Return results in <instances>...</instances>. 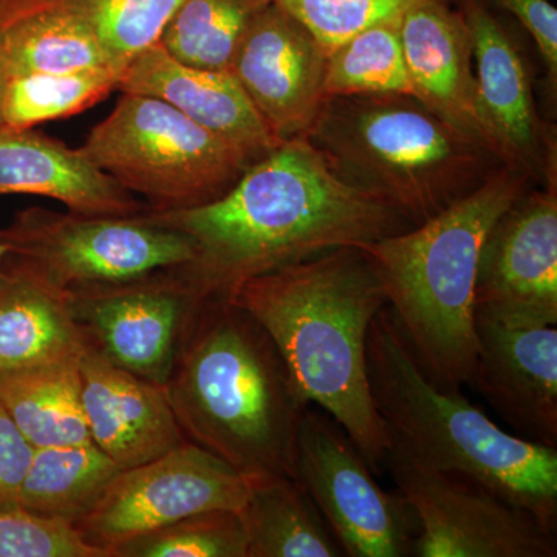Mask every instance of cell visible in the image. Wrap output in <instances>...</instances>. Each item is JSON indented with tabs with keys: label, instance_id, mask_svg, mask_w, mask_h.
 Returning <instances> with one entry per match:
<instances>
[{
	"label": "cell",
	"instance_id": "f1b7e54d",
	"mask_svg": "<svg viewBox=\"0 0 557 557\" xmlns=\"http://www.w3.org/2000/svg\"><path fill=\"white\" fill-rule=\"evenodd\" d=\"M247 549L239 511L211 509L123 542L110 557H247Z\"/></svg>",
	"mask_w": 557,
	"mask_h": 557
},
{
	"label": "cell",
	"instance_id": "484cf974",
	"mask_svg": "<svg viewBox=\"0 0 557 557\" xmlns=\"http://www.w3.org/2000/svg\"><path fill=\"white\" fill-rule=\"evenodd\" d=\"M273 0H182L159 44L182 64L228 70L252 20Z\"/></svg>",
	"mask_w": 557,
	"mask_h": 557
},
{
	"label": "cell",
	"instance_id": "30bf717a",
	"mask_svg": "<svg viewBox=\"0 0 557 557\" xmlns=\"http://www.w3.org/2000/svg\"><path fill=\"white\" fill-rule=\"evenodd\" d=\"M386 469L418 523L417 557H556V536L482 483L392 445Z\"/></svg>",
	"mask_w": 557,
	"mask_h": 557
},
{
	"label": "cell",
	"instance_id": "d6a6232c",
	"mask_svg": "<svg viewBox=\"0 0 557 557\" xmlns=\"http://www.w3.org/2000/svg\"><path fill=\"white\" fill-rule=\"evenodd\" d=\"M518 20L536 44L547 70L549 91L557 89V10L549 0H483Z\"/></svg>",
	"mask_w": 557,
	"mask_h": 557
},
{
	"label": "cell",
	"instance_id": "7c38bea8",
	"mask_svg": "<svg viewBox=\"0 0 557 557\" xmlns=\"http://www.w3.org/2000/svg\"><path fill=\"white\" fill-rule=\"evenodd\" d=\"M87 343L112 364L164 386L200 299L177 270L64 293Z\"/></svg>",
	"mask_w": 557,
	"mask_h": 557
},
{
	"label": "cell",
	"instance_id": "9a60e30c",
	"mask_svg": "<svg viewBox=\"0 0 557 557\" xmlns=\"http://www.w3.org/2000/svg\"><path fill=\"white\" fill-rule=\"evenodd\" d=\"M475 313L508 324H557V186L528 189L487 234Z\"/></svg>",
	"mask_w": 557,
	"mask_h": 557
},
{
	"label": "cell",
	"instance_id": "d4e9b609",
	"mask_svg": "<svg viewBox=\"0 0 557 557\" xmlns=\"http://www.w3.org/2000/svg\"><path fill=\"white\" fill-rule=\"evenodd\" d=\"M120 471L94 442L35 449L22 485L20 508L75 527Z\"/></svg>",
	"mask_w": 557,
	"mask_h": 557
},
{
	"label": "cell",
	"instance_id": "d590c367",
	"mask_svg": "<svg viewBox=\"0 0 557 557\" xmlns=\"http://www.w3.org/2000/svg\"><path fill=\"white\" fill-rule=\"evenodd\" d=\"M9 78V67H7V62L3 60L2 53H0V127H2L3 95H5Z\"/></svg>",
	"mask_w": 557,
	"mask_h": 557
},
{
	"label": "cell",
	"instance_id": "5b68a950",
	"mask_svg": "<svg viewBox=\"0 0 557 557\" xmlns=\"http://www.w3.org/2000/svg\"><path fill=\"white\" fill-rule=\"evenodd\" d=\"M368 372L392 445L482 483L556 536L557 449L509 434L460 392L437 386L388 307L370 324Z\"/></svg>",
	"mask_w": 557,
	"mask_h": 557
},
{
	"label": "cell",
	"instance_id": "3957f363",
	"mask_svg": "<svg viewBox=\"0 0 557 557\" xmlns=\"http://www.w3.org/2000/svg\"><path fill=\"white\" fill-rule=\"evenodd\" d=\"M188 442L259 480L289 475L307 399L269 333L230 299H203L164 384Z\"/></svg>",
	"mask_w": 557,
	"mask_h": 557
},
{
	"label": "cell",
	"instance_id": "ba28073f",
	"mask_svg": "<svg viewBox=\"0 0 557 557\" xmlns=\"http://www.w3.org/2000/svg\"><path fill=\"white\" fill-rule=\"evenodd\" d=\"M0 244L7 248L3 265L61 293L134 281L196 259L190 237L146 211L86 215L28 208L0 230Z\"/></svg>",
	"mask_w": 557,
	"mask_h": 557
},
{
	"label": "cell",
	"instance_id": "d6986e66",
	"mask_svg": "<svg viewBox=\"0 0 557 557\" xmlns=\"http://www.w3.org/2000/svg\"><path fill=\"white\" fill-rule=\"evenodd\" d=\"M401 39L412 98L461 137L486 148L471 32L461 11L450 2L418 5L403 16Z\"/></svg>",
	"mask_w": 557,
	"mask_h": 557
},
{
	"label": "cell",
	"instance_id": "8992f818",
	"mask_svg": "<svg viewBox=\"0 0 557 557\" xmlns=\"http://www.w3.org/2000/svg\"><path fill=\"white\" fill-rule=\"evenodd\" d=\"M347 185L386 201L413 226L502 166L412 97L330 98L309 137Z\"/></svg>",
	"mask_w": 557,
	"mask_h": 557
},
{
	"label": "cell",
	"instance_id": "83f0119b",
	"mask_svg": "<svg viewBox=\"0 0 557 557\" xmlns=\"http://www.w3.org/2000/svg\"><path fill=\"white\" fill-rule=\"evenodd\" d=\"M121 75L123 69L100 67L10 76L3 95L2 127L30 129L84 112L119 90Z\"/></svg>",
	"mask_w": 557,
	"mask_h": 557
},
{
	"label": "cell",
	"instance_id": "9c48e42d",
	"mask_svg": "<svg viewBox=\"0 0 557 557\" xmlns=\"http://www.w3.org/2000/svg\"><path fill=\"white\" fill-rule=\"evenodd\" d=\"M298 480L348 557L413 556L418 523L398 493L379 485L335 418L307 406L296 438Z\"/></svg>",
	"mask_w": 557,
	"mask_h": 557
},
{
	"label": "cell",
	"instance_id": "e575fe53",
	"mask_svg": "<svg viewBox=\"0 0 557 557\" xmlns=\"http://www.w3.org/2000/svg\"><path fill=\"white\" fill-rule=\"evenodd\" d=\"M60 0H0V22Z\"/></svg>",
	"mask_w": 557,
	"mask_h": 557
},
{
	"label": "cell",
	"instance_id": "277c9868",
	"mask_svg": "<svg viewBox=\"0 0 557 557\" xmlns=\"http://www.w3.org/2000/svg\"><path fill=\"white\" fill-rule=\"evenodd\" d=\"M531 185L519 172L498 166L434 218L358 247L375 263L388 309L440 387L458 391L471 379L479 351L480 255L497 220Z\"/></svg>",
	"mask_w": 557,
	"mask_h": 557
},
{
	"label": "cell",
	"instance_id": "7a4b0ae2",
	"mask_svg": "<svg viewBox=\"0 0 557 557\" xmlns=\"http://www.w3.org/2000/svg\"><path fill=\"white\" fill-rule=\"evenodd\" d=\"M269 333L309 405L335 418L373 474L386 469V424L368 372L370 324L387 307L375 263L358 247L249 278L230 298Z\"/></svg>",
	"mask_w": 557,
	"mask_h": 557
},
{
	"label": "cell",
	"instance_id": "836d02e7",
	"mask_svg": "<svg viewBox=\"0 0 557 557\" xmlns=\"http://www.w3.org/2000/svg\"><path fill=\"white\" fill-rule=\"evenodd\" d=\"M33 454L35 446L0 406V509L20 508L21 490Z\"/></svg>",
	"mask_w": 557,
	"mask_h": 557
},
{
	"label": "cell",
	"instance_id": "ffe728a7",
	"mask_svg": "<svg viewBox=\"0 0 557 557\" xmlns=\"http://www.w3.org/2000/svg\"><path fill=\"white\" fill-rule=\"evenodd\" d=\"M25 194L60 201L86 215H135L137 197L98 170L81 149L42 132L0 127V196Z\"/></svg>",
	"mask_w": 557,
	"mask_h": 557
},
{
	"label": "cell",
	"instance_id": "f546056e",
	"mask_svg": "<svg viewBox=\"0 0 557 557\" xmlns=\"http://www.w3.org/2000/svg\"><path fill=\"white\" fill-rule=\"evenodd\" d=\"M90 25L115 64L126 67L159 44L182 0H62Z\"/></svg>",
	"mask_w": 557,
	"mask_h": 557
},
{
	"label": "cell",
	"instance_id": "4dcf8cb0",
	"mask_svg": "<svg viewBox=\"0 0 557 557\" xmlns=\"http://www.w3.org/2000/svg\"><path fill=\"white\" fill-rule=\"evenodd\" d=\"M298 17L324 50L338 47L344 40L379 22L403 17L409 10L428 2L453 0H274Z\"/></svg>",
	"mask_w": 557,
	"mask_h": 557
},
{
	"label": "cell",
	"instance_id": "8d00e7d4",
	"mask_svg": "<svg viewBox=\"0 0 557 557\" xmlns=\"http://www.w3.org/2000/svg\"><path fill=\"white\" fill-rule=\"evenodd\" d=\"M7 248L5 245L0 244V278L3 276V260H5Z\"/></svg>",
	"mask_w": 557,
	"mask_h": 557
},
{
	"label": "cell",
	"instance_id": "6da1fadb",
	"mask_svg": "<svg viewBox=\"0 0 557 557\" xmlns=\"http://www.w3.org/2000/svg\"><path fill=\"white\" fill-rule=\"evenodd\" d=\"M146 212L196 244V259L175 270L200 300L230 299L260 274L413 226L341 180L309 138L281 143L211 203Z\"/></svg>",
	"mask_w": 557,
	"mask_h": 557
},
{
	"label": "cell",
	"instance_id": "1f68e13d",
	"mask_svg": "<svg viewBox=\"0 0 557 557\" xmlns=\"http://www.w3.org/2000/svg\"><path fill=\"white\" fill-rule=\"evenodd\" d=\"M0 557H108L64 520L0 509Z\"/></svg>",
	"mask_w": 557,
	"mask_h": 557
},
{
	"label": "cell",
	"instance_id": "603a6c76",
	"mask_svg": "<svg viewBox=\"0 0 557 557\" xmlns=\"http://www.w3.org/2000/svg\"><path fill=\"white\" fill-rule=\"evenodd\" d=\"M0 53L10 76L123 69L90 25L62 0L0 22Z\"/></svg>",
	"mask_w": 557,
	"mask_h": 557
},
{
	"label": "cell",
	"instance_id": "4fadbf2b",
	"mask_svg": "<svg viewBox=\"0 0 557 557\" xmlns=\"http://www.w3.org/2000/svg\"><path fill=\"white\" fill-rule=\"evenodd\" d=\"M472 39L478 108L486 148L533 185L557 186L556 129L539 113L518 40L483 0H460Z\"/></svg>",
	"mask_w": 557,
	"mask_h": 557
},
{
	"label": "cell",
	"instance_id": "2e32d148",
	"mask_svg": "<svg viewBox=\"0 0 557 557\" xmlns=\"http://www.w3.org/2000/svg\"><path fill=\"white\" fill-rule=\"evenodd\" d=\"M478 358L469 386L523 438L557 446V329L475 313Z\"/></svg>",
	"mask_w": 557,
	"mask_h": 557
},
{
	"label": "cell",
	"instance_id": "4316f807",
	"mask_svg": "<svg viewBox=\"0 0 557 557\" xmlns=\"http://www.w3.org/2000/svg\"><path fill=\"white\" fill-rule=\"evenodd\" d=\"M401 21L394 17L370 25L329 51V98L412 97Z\"/></svg>",
	"mask_w": 557,
	"mask_h": 557
},
{
	"label": "cell",
	"instance_id": "e0dca14e",
	"mask_svg": "<svg viewBox=\"0 0 557 557\" xmlns=\"http://www.w3.org/2000/svg\"><path fill=\"white\" fill-rule=\"evenodd\" d=\"M81 399L91 442L124 471L188 442L164 386L112 364L87 343L79 358Z\"/></svg>",
	"mask_w": 557,
	"mask_h": 557
},
{
	"label": "cell",
	"instance_id": "7402d4cb",
	"mask_svg": "<svg viewBox=\"0 0 557 557\" xmlns=\"http://www.w3.org/2000/svg\"><path fill=\"white\" fill-rule=\"evenodd\" d=\"M79 358L0 372V406L35 449L91 443Z\"/></svg>",
	"mask_w": 557,
	"mask_h": 557
},
{
	"label": "cell",
	"instance_id": "8fae6325",
	"mask_svg": "<svg viewBox=\"0 0 557 557\" xmlns=\"http://www.w3.org/2000/svg\"><path fill=\"white\" fill-rule=\"evenodd\" d=\"M251 487L247 475L186 442L148 463L120 471L75 528L84 542L110 557L123 542L197 512L240 511Z\"/></svg>",
	"mask_w": 557,
	"mask_h": 557
},
{
	"label": "cell",
	"instance_id": "ac0fdd59",
	"mask_svg": "<svg viewBox=\"0 0 557 557\" xmlns=\"http://www.w3.org/2000/svg\"><path fill=\"white\" fill-rule=\"evenodd\" d=\"M119 90L168 102L249 164L281 145L230 70L190 67L170 57L160 44L143 50L124 67Z\"/></svg>",
	"mask_w": 557,
	"mask_h": 557
},
{
	"label": "cell",
	"instance_id": "44dd1931",
	"mask_svg": "<svg viewBox=\"0 0 557 557\" xmlns=\"http://www.w3.org/2000/svg\"><path fill=\"white\" fill-rule=\"evenodd\" d=\"M86 335L64 293L3 265L0 278V372L78 359Z\"/></svg>",
	"mask_w": 557,
	"mask_h": 557
},
{
	"label": "cell",
	"instance_id": "52a82bcc",
	"mask_svg": "<svg viewBox=\"0 0 557 557\" xmlns=\"http://www.w3.org/2000/svg\"><path fill=\"white\" fill-rule=\"evenodd\" d=\"M81 152L149 212L201 207L228 193L249 163L168 102L121 91Z\"/></svg>",
	"mask_w": 557,
	"mask_h": 557
},
{
	"label": "cell",
	"instance_id": "5bb4252c",
	"mask_svg": "<svg viewBox=\"0 0 557 557\" xmlns=\"http://www.w3.org/2000/svg\"><path fill=\"white\" fill-rule=\"evenodd\" d=\"M228 70L278 143L309 137L330 100L327 51L274 0L248 25Z\"/></svg>",
	"mask_w": 557,
	"mask_h": 557
},
{
	"label": "cell",
	"instance_id": "cb8c5ba5",
	"mask_svg": "<svg viewBox=\"0 0 557 557\" xmlns=\"http://www.w3.org/2000/svg\"><path fill=\"white\" fill-rule=\"evenodd\" d=\"M239 515L247 533V557L344 556L314 502L289 475L252 480Z\"/></svg>",
	"mask_w": 557,
	"mask_h": 557
}]
</instances>
